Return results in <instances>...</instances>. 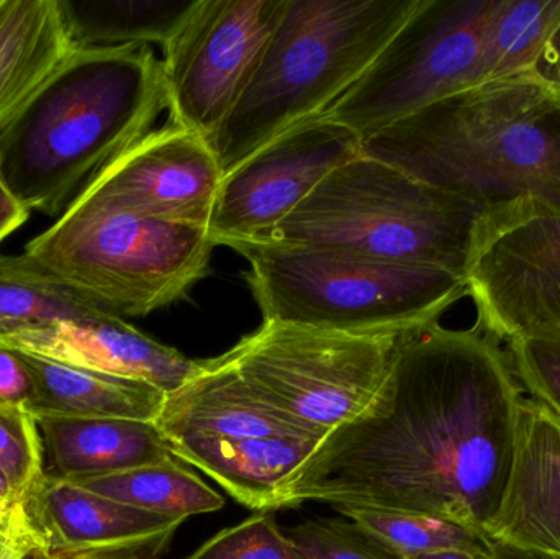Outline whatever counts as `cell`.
<instances>
[{"label": "cell", "instance_id": "1", "mask_svg": "<svg viewBox=\"0 0 560 559\" xmlns=\"http://www.w3.org/2000/svg\"><path fill=\"white\" fill-rule=\"evenodd\" d=\"M523 400L509 354L477 325L404 335L375 403L319 440L269 512L322 502L486 535L512 473Z\"/></svg>", "mask_w": 560, "mask_h": 559}, {"label": "cell", "instance_id": "2", "mask_svg": "<svg viewBox=\"0 0 560 559\" xmlns=\"http://www.w3.org/2000/svg\"><path fill=\"white\" fill-rule=\"evenodd\" d=\"M362 154L487 210L560 209V88L542 69L470 85L362 140Z\"/></svg>", "mask_w": 560, "mask_h": 559}, {"label": "cell", "instance_id": "3", "mask_svg": "<svg viewBox=\"0 0 560 559\" xmlns=\"http://www.w3.org/2000/svg\"><path fill=\"white\" fill-rule=\"evenodd\" d=\"M164 108L150 46L74 49L0 131L3 179L30 210L61 216Z\"/></svg>", "mask_w": 560, "mask_h": 559}, {"label": "cell", "instance_id": "4", "mask_svg": "<svg viewBox=\"0 0 560 559\" xmlns=\"http://www.w3.org/2000/svg\"><path fill=\"white\" fill-rule=\"evenodd\" d=\"M420 0H285L232 114L209 140L223 176L300 121L326 114L381 55Z\"/></svg>", "mask_w": 560, "mask_h": 559}, {"label": "cell", "instance_id": "5", "mask_svg": "<svg viewBox=\"0 0 560 559\" xmlns=\"http://www.w3.org/2000/svg\"><path fill=\"white\" fill-rule=\"evenodd\" d=\"M482 212L361 153L329 173L275 229L249 242L328 249L466 276Z\"/></svg>", "mask_w": 560, "mask_h": 559}, {"label": "cell", "instance_id": "6", "mask_svg": "<svg viewBox=\"0 0 560 559\" xmlns=\"http://www.w3.org/2000/svg\"><path fill=\"white\" fill-rule=\"evenodd\" d=\"M246 282L265 322L352 335H401L440 324L469 298L466 276L328 249L243 242Z\"/></svg>", "mask_w": 560, "mask_h": 559}, {"label": "cell", "instance_id": "7", "mask_svg": "<svg viewBox=\"0 0 560 559\" xmlns=\"http://www.w3.org/2000/svg\"><path fill=\"white\" fill-rule=\"evenodd\" d=\"M215 248L202 226L167 222L79 194L26 243L46 272L117 317H147L187 298Z\"/></svg>", "mask_w": 560, "mask_h": 559}, {"label": "cell", "instance_id": "8", "mask_svg": "<svg viewBox=\"0 0 560 559\" xmlns=\"http://www.w3.org/2000/svg\"><path fill=\"white\" fill-rule=\"evenodd\" d=\"M401 337L262 322L220 358L259 396L328 435L375 403Z\"/></svg>", "mask_w": 560, "mask_h": 559}, {"label": "cell", "instance_id": "9", "mask_svg": "<svg viewBox=\"0 0 560 559\" xmlns=\"http://www.w3.org/2000/svg\"><path fill=\"white\" fill-rule=\"evenodd\" d=\"M499 0H420L365 74L326 112L362 140L479 82Z\"/></svg>", "mask_w": 560, "mask_h": 559}, {"label": "cell", "instance_id": "10", "mask_svg": "<svg viewBox=\"0 0 560 559\" xmlns=\"http://www.w3.org/2000/svg\"><path fill=\"white\" fill-rule=\"evenodd\" d=\"M466 282L497 341L560 335V209L525 197L483 210Z\"/></svg>", "mask_w": 560, "mask_h": 559}, {"label": "cell", "instance_id": "11", "mask_svg": "<svg viewBox=\"0 0 560 559\" xmlns=\"http://www.w3.org/2000/svg\"><path fill=\"white\" fill-rule=\"evenodd\" d=\"M285 0H199L164 49L170 124L217 133L248 89L275 35Z\"/></svg>", "mask_w": 560, "mask_h": 559}, {"label": "cell", "instance_id": "12", "mask_svg": "<svg viewBox=\"0 0 560 559\" xmlns=\"http://www.w3.org/2000/svg\"><path fill=\"white\" fill-rule=\"evenodd\" d=\"M362 153V138L328 115L279 135L223 176L207 235L213 246L258 238L329 173Z\"/></svg>", "mask_w": 560, "mask_h": 559}, {"label": "cell", "instance_id": "13", "mask_svg": "<svg viewBox=\"0 0 560 559\" xmlns=\"http://www.w3.org/2000/svg\"><path fill=\"white\" fill-rule=\"evenodd\" d=\"M222 180L209 141L167 124L115 158L81 194L138 216L207 229Z\"/></svg>", "mask_w": 560, "mask_h": 559}, {"label": "cell", "instance_id": "14", "mask_svg": "<svg viewBox=\"0 0 560 559\" xmlns=\"http://www.w3.org/2000/svg\"><path fill=\"white\" fill-rule=\"evenodd\" d=\"M23 508L45 555L156 557L183 524L49 475Z\"/></svg>", "mask_w": 560, "mask_h": 559}, {"label": "cell", "instance_id": "15", "mask_svg": "<svg viewBox=\"0 0 560 559\" xmlns=\"http://www.w3.org/2000/svg\"><path fill=\"white\" fill-rule=\"evenodd\" d=\"M0 347L140 381L166 394L179 389L202 368V361L190 360L176 348L153 340L114 314L7 335L0 337Z\"/></svg>", "mask_w": 560, "mask_h": 559}, {"label": "cell", "instance_id": "16", "mask_svg": "<svg viewBox=\"0 0 560 559\" xmlns=\"http://www.w3.org/2000/svg\"><path fill=\"white\" fill-rule=\"evenodd\" d=\"M486 537L560 557V420L535 400L520 407L512 473Z\"/></svg>", "mask_w": 560, "mask_h": 559}, {"label": "cell", "instance_id": "17", "mask_svg": "<svg viewBox=\"0 0 560 559\" xmlns=\"http://www.w3.org/2000/svg\"><path fill=\"white\" fill-rule=\"evenodd\" d=\"M154 426L164 440L180 436L219 439H302L319 442L326 433L253 391L222 358L202 361L186 384L166 394Z\"/></svg>", "mask_w": 560, "mask_h": 559}, {"label": "cell", "instance_id": "18", "mask_svg": "<svg viewBox=\"0 0 560 559\" xmlns=\"http://www.w3.org/2000/svg\"><path fill=\"white\" fill-rule=\"evenodd\" d=\"M35 417L45 471L55 478L85 481L173 458L153 422L46 414Z\"/></svg>", "mask_w": 560, "mask_h": 559}, {"label": "cell", "instance_id": "19", "mask_svg": "<svg viewBox=\"0 0 560 559\" xmlns=\"http://www.w3.org/2000/svg\"><path fill=\"white\" fill-rule=\"evenodd\" d=\"M174 458L200 469L246 509L269 512L276 491L315 450L302 439H219L180 436L166 440Z\"/></svg>", "mask_w": 560, "mask_h": 559}, {"label": "cell", "instance_id": "20", "mask_svg": "<svg viewBox=\"0 0 560 559\" xmlns=\"http://www.w3.org/2000/svg\"><path fill=\"white\" fill-rule=\"evenodd\" d=\"M74 49L58 0H0V131Z\"/></svg>", "mask_w": 560, "mask_h": 559}, {"label": "cell", "instance_id": "21", "mask_svg": "<svg viewBox=\"0 0 560 559\" xmlns=\"http://www.w3.org/2000/svg\"><path fill=\"white\" fill-rule=\"evenodd\" d=\"M32 377L28 409L35 416L98 417L156 422L166 393L97 371L69 366L35 354L22 353Z\"/></svg>", "mask_w": 560, "mask_h": 559}, {"label": "cell", "instance_id": "22", "mask_svg": "<svg viewBox=\"0 0 560 559\" xmlns=\"http://www.w3.org/2000/svg\"><path fill=\"white\" fill-rule=\"evenodd\" d=\"M75 49L160 45L166 49L199 0H58Z\"/></svg>", "mask_w": 560, "mask_h": 559}, {"label": "cell", "instance_id": "23", "mask_svg": "<svg viewBox=\"0 0 560 559\" xmlns=\"http://www.w3.org/2000/svg\"><path fill=\"white\" fill-rule=\"evenodd\" d=\"M180 463L173 456L156 465L74 485L112 501L180 522L222 511L225 508L223 496Z\"/></svg>", "mask_w": 560, "mask_h": 559}, {"label": "cell", "instance_id": "24", "mask_svg": "<svg viewBox=\"0 0 560 559\" xmlns=\"http://www.w3.org/2000/svg\"><path fill=\"white\" fill-rule=\"evenodd\" d=\"M108 314L26 255H0V337Z\"/></svg>", "mask_w": 560, "mask_h": 559}, {"label": "cell", "instance_id": "25", "mask_svg": "<svg viewBox=\"0 0 560 559\" xmlns=\"http://www.w3.org/2000/svg\"><path fill=\"white\" fill-rule=\"evenodd\" d=\"M560 36V0H499L479 82L541 69Z\"/></svg>", "mask_w": 560, "mask_h": 559}, {"label": "cell", "instance_id": "26", "mask_svg": "<svg viewBox=\"0 0 560 559\" xmlns=\"http://www.w3.org/2000/svg\"><path fill=\"white\" fill-rule=\"evenodd\" d=\"M339 515L354 522L404 558L444 550H489L486 535L427 515L378 509L338 508Z\"/></svg>", "mask_w": 560, "mask_h": 559}, {"label": "cell", "instance_id": "27", "mask_svg": "<svg viewBox=\"0 0 560 559\" xmlns=\"http://www.w3.org/2000/svg\"><path fill=\"white\" fill-rule=\"evenodd\" d=\"M0 471L20 504L45 478V455L35 414L23 404L0 400Z\"/></svg>", "mask_w": 560, "mask_h": 559}, {"label": "cell", "instance_id": "28", "mask_svg": "<svg viewBox=\"0 0 560 559\" xmlns=\"http://www.w3.org/2000/svg\"><path fill=\"white\" fill-rule=\"evenodd\" d=\"M306 559H407L346 519H313L287 531Z\"/></svg>", "mask_w": 560, "mask_h": 559}, {"label": "cell", "instance_id": "29", "mask_svg": "<svg viewBox=\"0 0 560 559\" xmlns=\"http://www.w3.org/2000/svg\"><path fill=\"white\" fill-rule=\"evenodd\" d=\"M187 559H306L280 531L271 512L223 528Z\"/></svg>", "mask_w": 560, "mask_h": 559}, {"label": "cell", "instance_id": "30", "mask_svg": "<svg viewBox=\"0 0 560 559\" xmlns=\"http://www.w3.org/2000/svg\"><path fill=\"white\" fill-rule=\"evenodd\" d=\"M509 358L529 399L560 420V335L513 341Z\"/></svg>", "mask_w": 560, "mask_h": 559}, {"label": "cell", "instance_id": "31", "mask_svg": "<svg viewBox=\"0 0 560 559\" xmlns=\"http://www.w3.org/2000/svg\"><path fill=\"white\" fill-rule=\"evenodd\" d=\"M32 389V377L23 363L22 354L0 347V400L28 406Z\"/></svg>", "mask_w": 560, "mask_h": 559}, {"label": "cell", "instance_id": "32", "mask_svg": "<svg viewBox=\"0 0 560 559\" xmlns=\"http://www.w3.org/2000/svg\"><path fill=\"white\" fill-rule=\"evenodd\" d=\"M0 534L28 545L36 554H43L42 547H39L38 540H36L35 532H33L32 524H30L25 508L0 502Z\"/></svg>", "mask_w": 560, "mask_h": 559}, {"label": "cell", "instance_id": "33", "mask_svg": "<svg viewBox=\"0 0 560 559\" xmlns=\"http://www.w3.org/2000/svg\"><path fill=\"white\" fill-rule=\"evenodd\" d=\"M32 210L12 193L0 171V243L30 219Z\"/></svg>", "mask_w": 560, "mask_h": 559}, {"label": "cell", "instance_id": "34", "mask_svg": "<svg viewBox=\"0 0 560 559\" xmlns=\"http://www.w3.org/2000/svg\"><path fill=\"white\" fill-rule=\"evenodd\" d=\"M36 554L28 545L0 534V559H28Z\"/></svg>", "mask_w": 560, "mask_h": 559}, {"label": "cell", "instance_id": "35", "mask_svg": "<svg viewBox=\"0 0 560 559\" xmlns=\"http://www.w3.org/2000/svg\"><path fill=\"white\" fill-rule=\"evenodd\" d=\"M408 559H490V557L489 550L482 551V554H479V551L444 550L418 555V557Z\"/></svg>", "mask_w": 560, "mask_h": 559}, {"label": "cell", "instance_id": "36", "mask_svg": "<svg viewBox=\"0 0 560 559\" xmlns=\"http://www.w3.org/2000/svg\"><path fill=\"white\" fill-rule=\"evenodd\" d=\"M493 559H560V557L536 554V551L515 550V548L510 547H499L493 551Z\"/></svg>", "mask_w": 560, "mask_h": 559}, {"label": "cell", "instance_id": "37", "mask_svg": "<svg viewBox=\"0 0 560 559\" xmlns=\"http://www.w3.org/2000/svg\"><path fill=\"white\" fill-rule=\"evenodd\" d=\"M0 502H3V504L20 505V508H23V504H20L15 492H13L12 486L9 485V481H7L2 471H0Z\"/></svg>", "mask_w": 560, "mask_h": 559}, {"label": "cell", "instance_id": "38", "mask_svg": "<svg viewBox=\"0 0 560 559\" xmlns=\"http://www.w3.org/2000/svg\"><path fill=\"white\" fill-rule=\"evenodd\" d=\"M65 559H153L147 557H133V555H59Z\"/></svg>", "mask_w": 560, "mask_h": 559}, {"label": "cell", "instance_id": "39", "mask_svg": "<svg viewBox=\"0 0 560 559\" xmlns=\"http://www.w3.org/2000/svg\"><path fill=\"white\" fill-rule=\"evenodd\" d=\"M549 56L552 59V74H548V78H551L560 88V36Z\"/></svg>", "mask_w": 560, "mask_h": 559}, {"label": "cell", "instance_id": "40", "mask_svg": "<svg viewBox=\"0 0 560 559\" xmlns=\"http://www.w3.org/2000/svg\"><path fill=\"white\" fill-rule=\"evenodd\" d=\"M45 559H65V558L59 557V555H55V554H46Z\"/></svg>", "mask_w": 560, "mask_h": 559}, {"label": "cell", "instance_id": "41", "mask_svg": "<svg viewBox=\"0 0 560 559\" xmlns=\"http://www.w3.org/2000/svg\"><path fill=\"white\" fill-rule=\"evenodd\" d=\"M32 559H45V555H43V554L33 555Z\"/></svg>", "mask_w": 560, "mask_h": 559}]
</instances>
